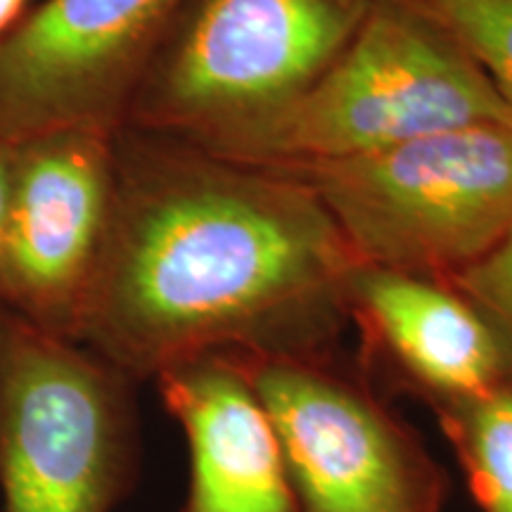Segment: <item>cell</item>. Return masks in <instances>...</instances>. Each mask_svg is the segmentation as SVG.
Segmentation results:
<instances>
[{"label": "cell", "instance_id": "6da1fadb", "mask_svg": "<svg viewBox=\"0 0 512 512\" xmlns=\"http://www.w3.org/2000/svg\"><path fill=\"white\" fill-rule=\"evenodd\" d=\"M358 264L297 178L119 128L81 344L133 382L202 354H332Z\"/></svg>", "mask_w": 512, "mask_h": 512}, {"label": "cell", "instance_id": "7a4b0ae2", "mask_svg": "<svg viewBox=\"0 0 512 512\" xmlns=\"http://www.w3.org/2000/svg\"><path fill=\"white\" fill-rule=\"evenodd\" d=\"M472 124H512V112L430 19L403 0H373L347 48L309 88L202 150L292 171Z\"/></svg>", "mask_w": 512, "mask_h": 512}, {"label": "cell", "instance_id": "3957f363", "mask_svg": "<svg viewBox=\"0 0 512 512\" xmlns=\"http://www.w3.org/2000/svg\"><path fill=\"white\" fill-rule=\"evenodd\" d=\"M373 0H183L124 126L209 147L309 88Z\"/></svg>", "mask_w": 512, "mask_h": 512}, {"label": "cell", "instance_id": "277c9868", "mask_svg": "<svg viewBox=\"0 0 512 512\" xmlns=\"http://www.w3.org/2000/svg\"><path fill=\"white\" fill-rule=\"evenodd\" d=\"M361 264L451 278L512 228V124H472L292 169Z\"/></svg>", "mask_w": 512, "mask_h": 512}, {"label": "cell", "instance_id": "5b68a950", "mask_svg": "<svg viewBox=\"0 0 512 512\" xmlns=\"http://www.w3.org/2000/svg\"><path fill=\"white\" fill-rule=\"evenodd\" d=\"M133 380L83 344L0 311L5 512H114L138 475Z\"/></svg>", "mask_w": 512, "mask_h": 512}, {"label": "cell", "instance_id": "8992f818", "mask_svg": "<svg viewBox=\"0 0 512 512\" xmlns=\"http://www.w3.org/2000/svg\"><path fill=\"white\" fill-rule=\"evenodd\" d=\"M233 356L278 432L297 512L446 510L444 467L335 356Z\"/></svg>", "mask_w": 512, "mask_h": 512}, {"label": "cell", "instance_id": "52a82bcc", "mask_svg": "<svg viewBox=\"0 0 512 512\" xmlns=\"http://www.w3.org/2000/svg\"><path fill=\"white\" fill-rule=\"evenodd\" d=\"M0 299L46 335L81 344L114 200V133L57 128L15 140Z\"/></svg>", "mask_w": 512, "mask_h": 512}, {"label": "cell", "instance_id": "ba28073f", "mask_svg": "<svg viewBox=\"0 0 512 512\" xmlns=\"http://www.w3.org/2000/svg\"><path fill=\"white\" fill-rule=\"evenodd\" d=\"M183 0H43L0 41V143L117 133Z\"/></svg>", "mask_w": 512, "mask_h": 512}, {"label": "cell", "instance_id": "9c48e42d", "mask_svg": "<svg viewBox=\"0 0 512 512\" xmlns=\"http://www.w3.org/2000/svg\"><path fill=\"white\" fill-rule=\"evenodd\" d=\"M347 320L363 351L432 411L512 384L494 328L444 278L358 264Z\"/></svg>", "mask_w": 512, "mask_h": 512}, {"label": "cell", "instance_id": "30bf717a", "mask_svg": "<svg viewBox=\"0 0 512 512\" xmlns=\"http://www.w3.org/2000/svg\"><path fill=\"white\" fill-rule=\"evenodd\" d=\"M188 444L176 512H297L271 415L233 354H202L155 377Z\"/></svg>", "mask_w": 512, "mask_h": 512}, {"label": "cell", "instance_id": "8fae6325", "mask_svg": "<svg viewBox=\"0 0 512 512\" xmlns=\"http://www.w3.org/2000/svg\"><path fill=\"white\" fill-rule=\"evenodd\" d=\"M482 512H512V384L432 411Z\"/></svg>", "mask_w": 512, "mask_h": 512}, {"label": "cell", "instance_id": "7c38bea8", "mask_svg": "<svg viewBox=\"0 0 512 512\" xmlns=\"http://www.w3.org/2000/svg\"><path fill=\"white\" fill-rule=\"evenodd\" d=\"M477 64L512 112V0H403Z\"/></svg>", "mask_w": 512, "mask_h": 512}, {"label": "cell", "instance_id": "4fadbf2b", "mask_svg": "<svg viewBox=\"0 0 512 512\" xmlns=\"http://www.w3.org/2000/svg\"><path fill=\"white\" fill-rule=\"evenodd\" d=\"M486 318L501 339L512 380V228L475 264L446 278Z\"/></svg>", "mask_w": 512, "mask_h": 512}, {"label": "cell", "instance_id": "5bb4252c", "mask_svg": "<svg viewBox=\"0 0 512 512\" xmlns=\"http://www.w3.org/2000/svg\"><path fill=\"white\" fill-rule=\"evenodd\" d=\"M10 155H12V145L0 143V254H3V226H5V202H8ZM3 309H5L3 299H0V311Z\"/></svg>", "mask_w": 512, "mask_h": 512}, {"label": "cell", "instance_id": "9a60e30c", "mask_svg": "<svg viewBox=\"0 0 512 512\" xmlns=\"http://www.w3.org/2000/svg\"><path fill=\"white\" fill-rule=\"evenodd\" d=\"M24 5H27V0H0V41L24 17Z\"/></svg>", "mask_w": 512, "mask_h": 512}]
</instances>
